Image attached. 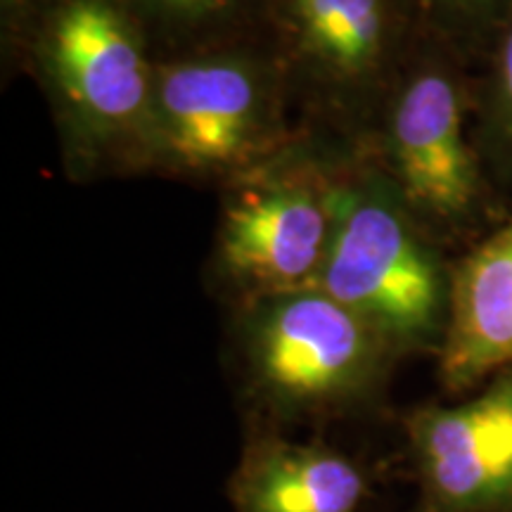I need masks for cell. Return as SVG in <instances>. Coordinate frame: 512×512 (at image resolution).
<instances>
[{
  "mask_svg": "<svg viewBox=\"0 0 512 512\" xmlns=\"http://www.w3.org/2000/svg\"><path fill=\"white\" fill-rule=\"evenodd\" d=\"M228 358L252 427L377 413L401 358L323 287L266 294L228 306Z\"/></svg>",
  "mask_w": 512,
  "mask_h": 512,
  "instance_id": "6da1fadb",
  "label": "cell"
},
{
  "mask_svg": "<svg viewBox=\"0 0 512 512\" xmlns=\"http://www.w3.org/2000/svg\"><path fill=\"white\" fill-rule=\"evenodd\" d=\"M22 72L46 95L69 181L150 174L157 55L121 0H48Z\"/></svg>",
  "mask_w": 512,
  "mask_h": 512,
  "instance_id": "7a4b0ae2",
  "label": "cell"
},
{
  "mask_svg": "<svg viewBox=\"0 0 512 512\" xmlns=\"http://www.w3.org/2000/svg\"><path fill=\"white\" fill-rule=\"evenodd\" d=\"M302 131L264 38L157 57L150 174L223 190Z\"/></svg>",
  "mask_w": 512,
  "mask_h": 512,
  "instance_id": "3957f363",
  "label": "cell"
},
{
  "mask_svg": "<svg viewBox=\"0 0 512 512\" xmlns=\"http://www.w3.org/2000/svg\"><path fill=\"white\" fill-rule=\"evenodd\" d=\"M475 74L425 36L368 143L406 207L446 249L475 245L510 214L472 138Z\"/></svg>",
  "mask_w": 512,
  "mask_h": 512,
  "instance_id": "277c9868",
  "label": "cell"
},
{
  "mask_svg": "<svg viewBox=\"0 0 512 512\" xmlns=\"http://www.w3.org/2000/svg\"><path fill=\"white\" fill-rule=\"evenodd\" d=\"M453 259L370 155L351 150L337 226L318 287L380 332L396 356H439L451 313Z\"/></svg>",
  "mask_w": 512,
  "mask_h": 512,
  "instance_id": "5b68a950",
  "label": "cell"
},
{
  "mask_svg": "<svg viewBox=\"0 0 512 512\" xmlns=\"http://www.w3.org/2000/svg\"><path fill=\"white\" fill-rule=\"evenodd\" d=\"M422 38L406 0H268L297 124L332 143L368 147Z\"/></svg>",
  "mask_w": 512,
  "mask_h": 512,
  "instance_id": "8992f818",
  "label": "cell"
},
{
  "mask_svg": "<svg viewBox=\"0 0 512 512\" xmlns=\"http://www.w3.org/2000/svg\"><path fill=\"white\" fill-rule=\"evenodd\" d=\"M351 150L299 131L285 150L219 190L207 280L223 302L318 285Z\"/></svg>",
  "mask_w": 512,
  "mask_h": 512,
  "instance_id": "52a82bcc",
  "label": "cell"
},
{
  "mask_svg": "<svg viewBox=\"0 0 512 512\" xmlns=\"http://www.w3.org/2000/svg\"><path fill=\"white\" fill-rule=\"evenodd\" d=\"M420 512H512V366L470 399L403 415Z\"/></svg>",
  "mask_w": 512,
  "mask_h": 512,
  "instance_id": "ba28073f",
  "label": "cell"
},
{
  "mask_svg": "<svg viewBox=\"0 0 512 512\" xmlns=\"http://www.w3.org/2000/svg\"><path fill=\"white\" fill-rule=\"evenodd\" d=\"M437 366L451 396L475 392L512 366V214L453 259L451 313Z\"/></svg>",
  "mask_w": 512,
  "mask_h": 512,
  "instance_id": "9c48e42d",
  "label": "cell"
},
{
  "mask_svg": "<svg viewBox=\"0 0 512 512\" xmlns=\"http://www.w3.org/2000/svg\"><path fill=\"white\" fill-rule=\"evenodd\" d=\"M228 496L235 512H366L373 482L335 446L249 427Z\"/></svg>",
  "mask_w": 512,
  "mask_h": 512,
  "instance_id": "30bf717a",
  "label": "cell"
},
{
  "mask_svg": "<svg viewBox=\"0 0 512 512\" xmlns=\"http://www.w3.org/2000/svg\"><path fill=\"white\" fill-rule=\"evenodd\" d=\"M157 57L264 38L268 0H121Z\"/></svg>",
  "mask_w": 512,
  "mask_h": 512,
  "instance_id": "8fae6325",
  "label": "cell"
},
{
  "mask_svg": "<svg viewBox=\"0 0 512 512\" xmlns=\"http://www.w3.org/2000/svg\"><path fill=\"white\" fill-rule=\"evenodd\" d=\"M472 138L498 190L512 188V19L475 74Z\"/></svg>",
  "mask_w": 512,
  "mask_h": 512,
  "instance_id": "7c38bea8",
  "label": "cell"
},
{
  "mask_svg": "<svg viewBox=\"0 0 512 512\" xmlns=\"http://www.w3.org/2000/svg\"><path fill=\"white\" fill-rule=\"evenodd\" d=\"M422 36L482 67L512 19V0H406Z\"/></svg>",
  "mask_w": 512,
  "mask_h": 512,
  "instance_id": "4fadbf2b",
  "label": "cell"
},
{
  "mask_svg": "<svg viewBox=\"0 0 512 512\" xmlns=\"http://www.w3.org/2000/svg\"><path fill=\"white\" fill-rule=\"evenodd\" d=\"M48 0H0V60L8 81L24 69L36 22Z\"/></svg>",
  "mask_w": 512,
  "mask_h": 512,
  "instance_id": "5bb4252c",
  "label": "cell"
}]
</instances>
